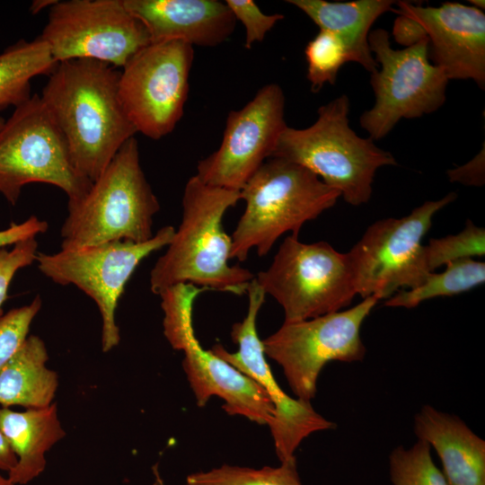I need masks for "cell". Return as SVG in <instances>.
<instances>
[{
  "label": "cell",
  "mask_w": 485,
  "mask_h": 485,
  "mask_svg": "<svg viewBox=\"0 0 485 485\" xmlns=\"http://www.w3.org/2000/svg\"><path fill=\"white\" fill-rule=\"evenodd\" d=\"M48 228V223L35 216H30L20 224L12 223L9 227L0 231V248L36 237L40 234H44Z\"/></svg>",
  "instance_id": "32"
},
{
  "label": "cell",
  "mask_w": 485,
  "mask_h": 485,
  "mask_svg": "<svg viewBox=\"0 0 485 485\" xmlns=\"http://www.w3.org/2000/svg\"><path fill=\"white\" fill-rule=\"evenodd\" d=\"M485 229L467 220L457 234L432 238L424 245V257L429 272L449 262L484 256Z\"/></svg>",
  "instance_id": "28"
},
{
  "label": "cell",
  "mask_w": 485,
  "mask_h": 485,
  "mask_svg": "<svg viewBox=\"0 0 485 485\" xmlns=\"http://www.w3.org/2000/svg\"><path fill=\"white\" fill-rule=\"evenodd\" d=\"M0 429L17 458L7 476L14 485L27 484L40 476L47 464L45 454L66 436L56 402L24 411L2 407Z\"/></svg>",
  "instance_id": "20"
},
{
  "label": "cell",
  "mask_w": 485,
  "mask_h": 485,
  "mask_svg": "<svg viewBox=\"0 0 485 485\" xmlns=\"http://www.w3.org/2000/svg\"><path fill=\"white\" fill-rule=\"evenodd\" d=\"M348 112L349 100L345 94L322 105L313 125L284 128L271 157L305 167L338 190L347 203L360 206L371 198L376 171L397 163L370 137L356 134L349 127Z\"/></svg>",
  "instance_id": "5"
},
{
  "label": "cell",
  "mask_w": 485,
  "mask_h": 485,
  "mask_svg": "<svg viewBox=\"0 0 485 485\" xmlns=\"http://www.w3.org/2000/svg\"><path fill=\"white\" fill-rule=\"evenodd\" d=\"M40 38L57 63L92 59L117 68L150 44L145 26L123 0L57 1Z\"/></svg>",
  "instance_id": "12"
},
{
  "label": "cell",
  "mask_w": 485,
  "mask_h": 485,
  "mask_svg": "<svg viewBox=\"0 0 485 485\" xmlns=\"http://www.w3.org/2000/svg\"><path fill=\"white\" fill-rule=\"evenodd\" d=\"M485 154L482 149L465 164L448 170V179L452 182H460L467 186H482L485 181Z\"/></svg>",
  "instance_id": "33"
},
{
  "label": "cell",
  "mask_w": 485,
  "mask_h": 485,
  "mask_svg": "<svg viewBox=\"0 0 485 485\" xmlns=\"http://www.w3.org/2000/svg\"><path fill=\"white\" fill-rule=\"evenodd\" d=\"M145 26L150 43L181 41L216 47L229 39L236 19L219 0H123Z\"/></svg>",
  "instance_id": "18"
},
{
  "label": "cell",
  "mask_w": 485,
  "mask_h": 485,
  "mask_svg": "<svg viewBox=\"0 0 485 485\" xmlns=\"http://www.w3.org/2000/svg\"><path fill=\"white\" fill-rule=\"evenodd\" d=\"M393 485H448L442 471L431 457V447L419 440L410 447H396L389 457Z\"/></svg>",
  "instance_id": "26"
},
{
  "label": "cell",
  "mask_w": 485,
  "mask_h": 485,
  "mask_svg": "<svg viewBox=\"0 0 485 485\" xmlns=\"http://www.w3.org/2000/svg\"><path fill=\"white\" fill-rule=\"evenodd\" d=\"M36 237L22 240L12 250L0 248V308L7 298L8 287L15 273L36 261Z\"/></svg>",
  "instance_id": "31"
},
{
  "label": "cell",
  "mask_w": 485,
  "mask_h": 485,
  "mask_svg": "<svg viewBox=\"0 0 485 485\" xmlns=\"http://www.w3.org/2000/svg\"><path fill=\"white\" fill-rule=\"evenodd\" d=\"M17 463V458L0 429V470L10 472Z\"/></svg>",
  "instance_id": "35"
},
{
  "label": "cell",
  "mask_w": 485,
  "mask_h": 485,
  "mask_svg": "<svg viewBox=\"0 0 485 485\" xmlns=\"http://www.w3.org/2000/svg\"><path fill=\"white\" fill-rule=\"evenodd\" d=\"M170 345L184 353L182 366L198 406L218 396L225 401L223 409L227 414L242 416L260 425L271 423L274 406L264 389L211 349H204L193 325L184 329Z\"/></svg>",
  "instance_id": "17"
},
{
  "label": "cell",
  "mask_w": 485,
  "mask_h": 485,
  "mask_svg": "<svg viewBox=\"0 0 485 485\" xmlns=\"http://www.w3.org/2000/svg\"><path fill=\"white\" fill-rule=\"evenodd\" d=\"M469 3L475 8L484 11L485 4L483 0H470Z\"/></svg>",
  "instance_id": "37"
},
{
  "label": "cell",
  "mask_w": 485,
  "mask_h": 485,
  "mask_svg": "<svg viewBox=\"0 0 485 485\" xmlns=\"http://www.w3.org/2000/svg\"><path fill=\"white\" fill-rule=\"evenodd\" d=\"M378 301L372 295L346 310L284 322L262 340L265 355L282 367L296 398L310 401L315 396L319 375L328 362H355L365 357L360 330Z\"/></svg>",
  "instance_id": "11"
},
{
  "label": "cell",
  "mask_w": 485,
  "mask_h": 485,
  "mask_svg": "<svg viewBox=\"0 0 485 485\" xmlns=\"http://www.w3.org/2000/svg\"><path fill=\"white\" fill-rule=\"evenodd\" d=\"M154 473L155 476V481L154 485H164L163 480L161 479L159 472L156 467H154Z\"/></svg>",
  "instance_id": "38"
},
{
  "label": "cell",
  "mask_w": 485,
  "mask_h": 485,
  "mask_svg": "<svg viewBox=\"0 0 485 485\" xmlns=\"http://www.w3.org/2000/svg\"><path fill=\"white\" fill-rule=\"evenodd\" d=\"M414 431L436 452L448 485H485V442L463 420L426 405Z\"/></svg>",
  "instance_id": "19"
},
{
  "label": "cell",
  "mask_w": 485,
  "mask_h": 485,
  "mask_svg": "<svg viewBox=\"0 0 485 485\" xmlns=\"http://www.w3.org/2000/svg\"><path fill=\"white\" fill-rule=\"evenodd\" d=\"M240 191L245 209L231 235L230 254L239 261L252 249L266 256L286 233L298 236L340 198L305 167L278 157L267 159Z\"/></svg>",
  "instance_id": "4"
},
{
  "label": "cell",
  "mask_w": 485,
  "mask_h": 485,
  "mask_svg": "<svg viewBox=\"0 0 485 485\" xmlns=\"http://www.w3.org/2000/svg\"><path fill=\"white\" fill-rule=\"evenodd\" d=\"M254 278L281 305L286 322L341 311L357 295L348 252L324 241L304 243L292 234Z\"/></svg>",
  "instance_id": "6"
},
{
  "label": "cell",
  "mask_w": 485,
  "mask_h": 485,
  "mask_svg": "<svg viewBox=\"0 0 485 485\" xmlns=\"http://www.w3.org/2000/svg\"><path fill=\"white\" fill-rule=\"evenodd\" d=\"M247 295V314L242 322L233 325L231 332L238 350L228 352L221 344H216L211 351L251 378L267 392L274 406V417L269 428L276 454L280 463L287 462L295 459L296 448L308 436L334 428L336 425L316 412L310 401L287 394L276 382L257 331V317L266 295L255 278L250 283Z\"/></svg>",
  "instance_id": "15"
},
{
  "label": "cell",
  "mask_w": 485,
  "mask_h": 485,
  "mask_svg": "<svg viewBox=\"0 0 485 485\" xmlns=\"http://www.w3.org/2000/svg\"><path fill=\"white\" fill-rule=\"evenodd\" d=\"M160 203L140 164L138 144L128 139L79 198L68 200L61 248L115 241L145 242L154 236Z\"/></svg>",
  "instance_id": "3"
},
{
  "label": "cell",
  "mask_w": 485,
  "mask_h": 485,
  "mask_svg": "<svg viewBox=\"0 0 485 485\" xmlns=\"http://www.w3.org/2000/svg\"><path fill=\"white\" fill-rule=\"evenodd\" d=\"M186 485H303L295 459L280 466L260 469L222 465L207 472L190 474Z\"/></svg>",
  "instance_id": "25"
},
{
  "label": "cell",
  "mask_w": 485,
  "mask_h": 485,
  "mask_svg": "<svg viewBox=\"0 0 485 485\" xmlns=\"http://www.w3.org/2000/svg\"><path fill=\"white\" fill-rule=\"evenodd\" d=\"M4 121H5L4 119L0 116V128L4 125Z\"/></svg>",
  "instance_id": "40"
},
{
  "label": "cell",
  "mask_w": 485,
  "mask_h": 485,
  "mask_svg": "<svg viewBox=\"0 0 485 485\" xmlns=\"http://www.w3.org/2000/svg\"><path fill=\"white\" fill-rule=\"evenodd\" d=\"M284 111L281 87L264 85L243 108L229 112L219 147L198 163L196 176L210 186L241 190L272 156L287 127Z\"/></svg>",
  "instance_id": "14"
},
{
  "label": "cell",
  "mask_w": 485,
  "mask_h": 485,
  "mask_svg": "<svg viewBox=\"0 0 485 485\" xmlns=\"http://www.w3.org/2000/svg\"><path fill=\"white\" fill-rule=\"evenodd\" d=\"M194 58L181 41L150 43L122 67L119 95L137 133L159 140L181 119Z\"/></svg>",
  "instance_id": "13"
},
{
  "label": "cell",
  "mask_w": 485,
  "mask_h": 485,
  "mask_svg": "<svg viewBox=\"0 0 485 485\" xmlns=\"http://www.w3.org/2000/svg\"><path fill=\"white\" fill-rule=\"evenodd\" d=\"M287 3L304 13L320 30L336 35L343 43L348 62L374 73L378 66L368 43L370 29L383 13L391 11L393 0H287Z\"/></svg>",
  "instance_id": "21"
},
{
  "label": "cell",
  "mask_w": 485,
  "mask_h": 485,
  "mask_svg": "<svg viewBox=\"0 0 485 485\" xmlns=\"http://www.w3.org/2000/svg\"><path fill=\"white\" fill-rule=\"evenodd\" d=\"M236 21L245 27V48H251L255 42H261L268 31L284 18L279 13L265 14L252 0L225 1Z\"/></svg>",
  "instance_id": "30"
},
{
  "label": "cell",
  "mask_w": 485,
  "mask_h": 485,
  "mask_svg": "<svg viewBox=\"0 0 485 485\" xmlns=\"http://www.w3.org/2000/svg\"><path fill=\"white\" fill-rule=\"evenodd\" d=\"M306 77L311 90L318 93L325 84H334L340 69L348 62L342 41L333 33L320 30L305 47Z\"/></svg>",
  "instance_id": "27"
},
{
  "label": "cell",
  "mask_w": 485,
  "mask_h": 485,
  "mask_svg": "<svg viewBox=\"0 0 485 485\" xmlns=\"http://www.w3.org/2000/svg\"><path fill=\"white\" fill-rule=\"evenodd\" d=\"M368 43L380 69L371 74L375 101L360 117L372 140L387 136L401 119H417L437 110L445 101L448 79L430 62L428 37L394 49L384 29L369 33Z\"/></svg>",
  "instance_id": "8"
},
{
  "label": "cell",
  "mask_w": 485,
  "mask_h": 485,
  "mask_svg": "<svg viewBox=\"0 0 485 485\" xmlns=\"http://www.w3.org/2000/svg\"><path fill=\"white\" fill-rule=\"evenodd\" d=\"M48 359L44 341L29 336L16 354L0 370V404L39 409L53 403L57 374L46 366Z\"/></svg>",
  "instance_id": "22"
},
{
  "label": "cell",
  "mask_w": 485,
  "mask_h": 485,
  "mask_svg": "<svg viewBox=\"0 0 485 485\" xmlns=\"http://www.w3.org/2000/svg\"><path fill=\"white\" fill-rule=\"evenodd\" d=\"M34 182L61 189L68 200L92 184L77 171L65 137L36 93L15 107L0 128V194L15 205L22 189Z\"/></svg>",
  "instance_id": "7"
},
{
  "label": "cell",
  "mask_w": 485,
  "mask_h": 485,
  "mask_svg": "<svg viewBox=\"0 0 485 485\" xmlns=\"http://www.w3.org/2000/svg\"><path fill=\"white\" fill-rule=\"evenodd\" d=\"M41 305L38 295L30 304L14 308L0 318V370L28 338L30 326Z\"/></svg>",
  "instance_id": "29"
},
{
  "label": "cell",
  "mask_w": 485,
  "mask_h": 485,
  "mask_svg": "<svg viewBox=\"0 0 485 485\" xmlns=\"http://www.w3.org/2000/svg\"><path fill=\"white\" fill-rule=\"evenodd\" d=\"M241 199V191L207 185L191 176L182 196V217L178 230L150 273L155 295L179 285L207 290L247 294L254 275L230 265L232 239L224 230L226 210Z\"/></svg>",
  "instance_id": "2"
},
{
  "label": "cell",
  "mask_w": 485,
  "mask_h": 485,
  "mask_svg": "<svg viewBox=\"0 0 485 485\" xmlns=\"http://www.w3.org/2000/svg\"><path fill=\"white\" fill-rule=\"evenodd\" d=\"M485 263L463 259L446 264L439 273L430 272L423 282L408 290H399L386 299L385 306L411 309L436 296H452L467 292L484 283Z\"/></svg>",
  "instance_id": "24"
},
{
  "label": "cell",
  "mask_w": 485,
  "mask_h": 485,
  "mask_svg": "<svg viewBox=\"0 0 485 485\" xmlns=\"http://www.w3.org/2000/svg\"><path fill=\"white\" fill-rule=\"evenodd\" d=\"M56 2H57V0H36V1H33L31 7H30V11L31 12V13L35 14V13L40 12L44 8H47V7L50 8Z\"/></svg>",
  "instance_id": "36"
},
{
  "label": "cell",
  "mask_w": 485,
  "mask_h": 485,
  "mask_svg": "<svg viewBox=\"0 0 485 485\" xmlns=\"http://www.w3.org/2000/svg\"><path fill=\"white\" fill-rule=\"evenodd\" d=\"M119 75L117 67L97 60L63 61L40 95L75 166L92 182L137 133L119 99Z\"/></svg>",
  "instance_id": "1"
},
{
  "label": "cell",
  "mask_w": 485,
  "mask_h": 485,
  "mask_svg": "<svg viewBox=\"0 0 485 485\" xmlns=\"http://www.w3.org/2000/svg\"><path fill=\"white\" fill-rule=\"evenodd\" d=\"M0 485H14L7 477L0 474Z\"/></svg>",
  "instance_id": "39"
},
{
  "label": "cell",
  "mask_w": 485,
  "mask_h": 485,
  "mask_svg": "<svg viewBox=\"0 0 485 485\" xmlns=\"http://www.w3.org/2000/svg\"><path fill=\"white\" fill-rule=\"evenodd\" d=\"M394 40L404 48L415 45L427 37L422 27L413 20L398 15L392 28Z\"/></svg>",
  "instance_id": "34"
},
{
  "label": "cell",
  "mask_w": 485,
  "mask_h": 485,
  "mask_svg": "<svg viewBox=\"0 0 485 485\" xmlns=\"http://www.w3.org/2000/svg\"><path fill=\"white\" fill-rule=\"evenodd\" d=\"M57 64L40 37L31 41L20 40L7 47L0 53V110L28 101L31 80L49 75Z\"/></svg>",
  "instance_id": "23"
},
{
  "label": "cell",
  "mask_w": 485,
  "mask_h": 485,
  "mask_svg": "<svg viewBox=\"0 0 485 485\" xmlns=\"http://www.w3.org/2000/svg\"><path fill=\"white\" fill-rule=\"evenodd\" d=\"M174 232L166 225L145 242L115 241L38 252L36 262L45 277L61 286L74 285L95 302L101 316L102 351L109 352L120 341L115 311L126 284L145 258L169 244Z\"/></svg>",
  "instance_id": "10"
},
{
  "label": "cell",
  "mask_w": 485,
  "mask_h": 485,
  "mask_svg": "<svg viewBox=\"0 0 485 485\" xmlns=\"http://www.w3.org/2000/svg\"><path fill=\"white\" fill-rule=\"evenodd\" d=\"M456 198L454 192L426 201L401 218L373 223L348 252L357 295L388 299L400 288H413L429 274L421 242L436 213Z\"/></svg>",
  "instance_id": "9"
},
{
  "label": "cell",
  "mask_w": 485,
  "mask_h": 485,
  "mask_svg": "<svg viewBox=\"0 0 485 485\" xmlns=\"http://www.w3.org/2000/svg\"><path fill=\"white\" fill-rule=\"evenodd\" d=\"M391 11L424 30L429 58L448 80L472 79L485 87V14L472 5L443 3L437 7L399 1Z\"/></svg>",
  "instance_id": "16"
}]
</instances>
